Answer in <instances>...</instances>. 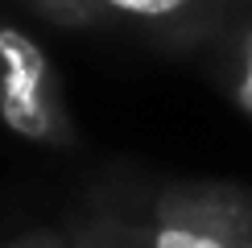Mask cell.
<instances>
[{
    "instance_id": "obj_4",
    "label": "cell",
    "mask_w": 252,
    "mask_h": 248,
    "mask_svg": "<svg viewBox=\"0 0 252 248\" xmlns=\"http://www.w3.org/2000/svg\"><path fill=\"white\" fill-rule=\"evenodd\" d=\"M207 70L211 87L244 120H252V0H232L215 37L194 58Z\"/></svg>"
},
{
    "instance_id": "obj_6",
    "label": "cell",
    "mask_w": 252,
    "mask_h": 248,
    "mask_svg": "<svg viewBox=\"0 0 252 248\" xmlns=\"http://www.w3.org/2000/svg\"><path fill=\"white\" fill-rule=\"evenodd\" d=\"M21 13H29L41 25L58 29V33H112L108 17H103L99 0H13Z\"/></svg>"
},
{
    "instance_id": "obj_5",
    "label": "cell",
    "mask_w": 252,
    "mask_h": 248,
    "mask_svg": "<svg viewBox=\"0 0 252 248\" xmlns=\"http://www.w3.org/2000/svg\"><path fill=\"white\" fill-rule=\"evenodd\" d=\"M66 248H136V240L112 203L91 186L66 219Z\"/></svg>"
},
{
    "instance_id": "obj_7",
    "label": "cell",
    "mask_w": 252,
    "mask_h": 248,
    "mask_svg": "<svg viewBox=\"0 0 252 248\" xmlns=\"http://www.w3.org/2000/svg\"><path fill=\"white\" fill-rule=\"evenodd\" d=\"M0 248H66V223H37L25 232L0 236Z\"/></svg>"
},
{
    "instance_id": "obj_3",
    "label": "cell",
    "mask_w": 252,
    "mask_h": 248,
    "mask_svg": "<svg viewBox=\"0 0 252 248\" xmlns=\"http://www.w3.org/2000/svg\"><path fill=\"white\" fill-rule=\"evenodd\" d=\"M112 33L174 58H198L215 37L232 0H99Z\"/></svg>"
},
{
    "instance_id": "obj_1",
    "label": "cell",
    "mask_w": 252,
    "mask_h": 248,
    "mask_svg": "<svg viewBox=\"0 0 252 248\" xmlns=\"http://www.w3.org/2000/svg\"><path fill=\"white\" fill-rule=\"evenodd\" d=\"M136 248H252V190L211 174H103Z\"/></svg>"
},
{
    "instance_id": "obj_2",
    "label": "cell",
    "mask_w": 252,
    "mask_h": 248,
    "mask_svg": "<svg viewBox=\"0 0 252 248\" xmlns=\"http://www.w3.org/2000/svg\"><path fill=\"white\" fill-rule=\"evenodd\" d=\"M0 124L37 149L66 153L79 145L62 79L46 46L21 25L0 17Z\"/></svg>"
}]
</instances>
